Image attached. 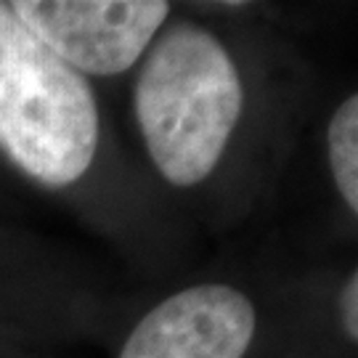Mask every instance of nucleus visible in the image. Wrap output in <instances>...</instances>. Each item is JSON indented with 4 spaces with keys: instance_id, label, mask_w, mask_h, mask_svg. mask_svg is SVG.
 I'll use <instances>...</instances> for the list:
<instances>
[{
    "instance_id": "6",
    "label": "nucleus",
    "mask_w": 358,
    "mask_h": 358,
    "mask_svg": "<svg viewBox=\"0 0 358 358\" xmlns=\"http://www.w3.org/2000/svg\"><path fill=\"white\" fill-rule=\"evenodd\" d=\"M340 321L350 343L358 340V273L353 271L340 292Z\"/></svg>"
},
{
    "instance_id": "2",
    "label": "nucleus",
    "mask_w": 358,
    "mask_h": 358,
    "mask_svg": "<svg viewBox=\"0 0 358 358\" xmlns=\"http://www.w3.org/2000/svg\"><path fill=\"white\" fill-rule=\"evenodd\" d=\"M99 106L85 77L0 3V149L45 189H66L99 152Z\"/></svg>"
},
{
    "instance_id": "3",
    "label": "nucleus",
    "mask_w": 358,
    "mask_h": 358,
    "mask_svg": "<svg viewBox=\"0 0 358 358\" xmlns=\"http://www.w3.org/2000/svg\"><path fill=\"white\" fill-rule=\"evenodd\" d=\"M8 8L83 77L128 72L170 16L162 0H16Z\"/></svg>"
},
{
    "instance_id": "1",
    "label": "nucleus",
    "mask_w": 358,
    "mask_h": 358,
    "mask_svg": "<svg viewBox=\"0 0 358 358\" xmlns=\"http://www.w3.org/2000/svg\"><path fill=\"white\" fill-rule=\"evenodd\" d=\"M133 106L159 176L189 189L202 183L229 149L244 106L242 77L210 29L178 22L149 45Z\"/></svg>"
},
{
    "instance_id": "5",
    "label": "nucleus",
    "mask_w": 358,
    "mask_h": 358,
    "mask_svg": "<svg viewBox=\"0 0 358 358\" xmlns=\"http://www.w3.org/2000/svg\"><path fill=\"white\" fill-rule=\"evenodd\" d=\"M327 149L334 186L348 210L358 215V99L348 96L327 128Z\"/></svg>"
},
{
    "instance_id": "4",
    "label": "nucleus",
    "mask_w": 358,
    "mask_h": 358,
    "mask_svg": "<svg viewBox=\"0 0 358 358\" xmlns=\"http://www.w3.org/2000/svg\"><path fill=\"white\" fill-rule=\"evenodd\" d=\"M257 332L255 303L231 284H194L143 316L117 358H244Z\"/></svg>"
}]
</instances>
